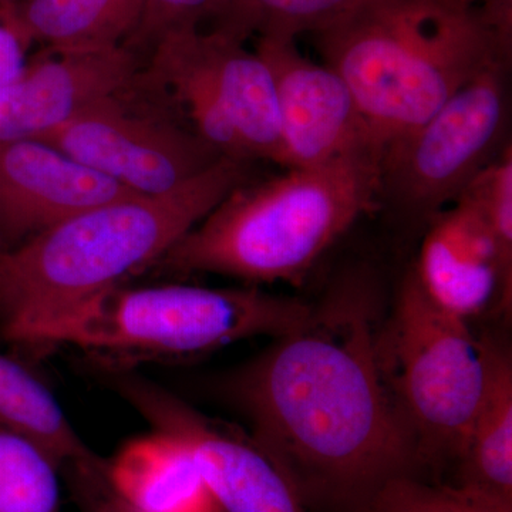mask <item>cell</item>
Listing matches in <instances>:
<instances>
[{
  "instance_id": "obj_11",
  "label": "cell",
  "mask_w": 512,
  "mask_h": 512,
  "mask_svg": "<svg viewBox=\"0 0 512 512\" xmlns=\"http://www.w3.org/2000/svg\"><path fill=\"white\" fill-rule=\"evenodd\" d=\"M141 63L126 45L47 49L19 80L0 89V143L40 138L111 97L133 89Z\"/></svg>"
},
{
  "instance_id": "obj_22",
  "label": "cell",
  "mask_w": 512,
  "mask_h": 512,
  "mask_svg": "<svg viewBox=\"0 0 512 512\" xmlns=\"http://www.w3.org/2000/svg\"><path fill=\"white\" fill-rule=\"evenodd\" d=\"M461 197L483 212L501 247L512 255V146L511 141L468 185ZM460 197V198H461Z\"/></svg>"
},
{
  "instance_id": "obj_17",
  "label": "cell",
  "mask_w": 512,
  "mask_h": 512,
  "mask_svg": "<svg viewBox=\"0 0 512 512\" xmlns=\"http://www.w3.org/2000/svg\"><path fill=\"white\" fill-rule=\"evenodd\" d=\"M146 0H20L8 8L30 42L72 52L126 45Z\"/></svg>"
},
{
  "instance_id": "obj_15",
  "label": "cell",
  "mask_w": 512,
  "mask_h": 512,
  "mask_svg": "<svg viewBox=\"0 0 512 512\" xmlns=\"http://www.w3.org/2000/svg\"><path fill=\"white\" fill-rule=\"evenodd\" d=\"M111 487L143 512H224L183 440L153 429L106 460Z\"/></svg>"
},
{
  "instance_id": "obj_10",
  "label": "cell",
  "mask_w": 512,
  "mask_h": 512,
  "mask_svg": "<svg viewBox=\"0 0 512 512\" xmlns=\"http://www.w3.org/2000/svg\"><path fill=\"white\" fill-rule=\"evenodd\" d=\"M274 77L281 154L278 165L308 168L379 146L348 84L332 67L299 52L296 40L256 39Z\"/></svg>"
},
{
  "instance_id": "obj_19",
  "label": "cell",
  "mask_w": 512,
  "mask_h": 512,
  "mask_svg": "<svg viewBox=\"0 0 512 512\" xmlns=\"http://www.w3.org/2000/svg\"><path fill=\"white\" fill-rule=\"evenodd\" d=\"M360 0H212L198 28L247 43L256 39L298 40L349 12Z\"/></svg>"
},
{
  "instance_id": "obj_25",
  "label": "cell",
  "mask_w": 512,
  "mask_h": 512,
  "mask_svg": "<svg viewBox=\"0 0 512 512\" xmlns=\"http://www.w3.org/2000/svg\"><path fill=\"white\" fill-rule=\"evenodd\" d=\"M29 40L23 35L9 9L0 12V89L15 83L28 67L26 47Z\"/></svg>"
},
{
  "instance_id": "obj_8",
  "label": "cell",
  "mask_w": 512,
  "mask_h": 512,
  "mask_svg": "<svg viewBox=\"0 0 512 512\" xmlns=\"http://www.w3.org/2000/svg\"><path fill=\"white\" fill-rule=\"evenodd\" d=\"M97 375L153 429L184 441L224 512H308L251 434L211 419L130 367L100 365Z\"/></svg>"
},
{
  "instance_id": "obj_24",
  "label": "cell",
  "mask_w": 512,
  "mask_h": 512,
  "mask_svg": "<svg viewBox=\"0 0 512 512\" xmlns=\"http://www.w3.org/2000/svg\"><path fill=\"white\" fill-rule=\"evenodd\" d=\"M212 0H146L140 25L127 40L134 52L151 50L170 30L198 26Z\"/></svg>"
},
{
  "instance_id": "obj_3",
  "label": "cell",
  "mask_w": 512,
  "mask_h": 512,
  "mask_svg": "<svg viewBox=\"0 0 512 512\" xmlns=\"http://www.w3.org/2000/svg\"><path fill=\"white\" fill-rule=\"evenodd\" d=\"M380 153L376 146L357 148L316 167L249 180L154 265L249 284H301L363 214L375 211Z\"/></svg>"
},
{
  "instance_id": "obj_23",
  "label": "cell",
  "mask_w": 512,
  "mask_h": 512,
  "mask_svg": "<svg viewBox=\"0 0 512 512\" xmlns=\"http://www.w3.org/2000/svg\"><path fill=\"white\" fill-rule=\"evenodd\" d=\"M80 512H143L116 493L106 473V458L97 456L66 464L60 470Z\"/></svg>"
},
{
  "instance_id": "obj_2",
  "label": "cell",
  "mask_w": 512,
  "mask_h": 512,
  "mask_svg": "<svg viewBox=\"0 0 512 512\" xmlns=\"http://www.w3.org/2000/svg\"><path fill=\"white\" fill-rule=\"evenodd\" d=\"M312 36L382 148L485 70L511 67L512 39L478 0H360Z\"/></svg>"
},
{
  "instance_id": "obj_20",
  "label": "cell",
  "mask_w": 512,
  "mask_h": 512,
  "mask_svg": "<svg viewBox=\"0 0 512 512\" xmlns=\"http://www.w3.org/2000/svg\"><path fill=\"white\" fill-rule=\"evenodd\" d=\"M59 476L39 444L0 426V512H62Z\"/></svg>"
},
{
  "instance_id": "obj_21",
  "label": "cell",
  "mask_w": 512,
  "mask_h": 512,
  "mask_svg": "<svg viewBox=\"0 0 512 512\" xmlns=\"http://www.w3.org/2000/svg\"><path fill=\"white\" fill-rule=\"evenodd\" d=\"M369 512H512V507L457 484H427L414 476H399L380 488Z\"/></svg>"
},
{
  "instance_id": "obj_18",
  "label": "cell",
  "mask_w": 512,
  "mask_h": 512,
  "mask_svg": "<svg viewBox=\"0 0 512 512\" xmlns=\"http://www.w3.org/2000/svg\"><path fill=\"white\" fill-rule=\"evenodd\" d=\"M0 426L29 437L60 470L93 456L56 397L28 366L0 352Z\"/></svg>"
},
{
  "instance_id": "obj_6",
  "label": "cell",
  "mask_w": 512,
  "mask_h": 512,
  "mask_svg": "<svg viewBox=\"0 0 512 512\" xmlns=\"http://www.w3.org/2000/svg\"><path fill=\"white\" fill-rule=\"evenodd\" d=\"M377 357L419 464L458 463L487 382V339L434 305L410 271L377 332Z\"/></svg>"
},
{
  "instance_id": "obj_7",
  "label": "cell",
  "mask_w": 512,
  "mask_h": 512,
  "mask_svg": "<svg viewBox=\"0 0 512 512\" xmlns=\"http://www.w3.org/2000/svg\"><path fill=\"white\" fill-rule=\"evenodd\" d=\"M510 69L485 70L430 119L384 144L375 211L426 229L466 192L511 141Z\"/></svg>"
},
{
  "instance_id": "obj_12",
  "label": "cell",
  "mask_w": 512,
  "mask_h": 512,
  "mask_svg": "<svg viewBox=\"0 0 512 512\" xmlns=\"http://www.w3.org/2000/svg\"><path fill=\"white\" fill-rule=\"evenodd\" d=\"M412 272L427 298L458 319L468 322L495 303L510 309L512 255L466 197L424 229Z\"/></svg>"
},
{
  "instance_id": "obj_1",
  "label": "cell",
  "mask_w": 512,
  "mask_h": 512,
  "mask_svg": "<svg viewBox=\"0 0 512 512\" xmlns=\"http://www.w3.org/2000/svg\"><path fill=\"white\" fill-rule=\"evenodd\" d=\"M376 285L350 272L291 332L224 377L221 392L306 507L369 512L416 448L380 370Z\"/></svg>"
},
{
  "instance_id": "obj_13",
  "label": "cell",
  "mask_w": 512,
  "mask_h": 512,
  "mask_svg": "<svg viewBox=\"0 0 512 512\" xmlns=\"http://www.w3.org/2000/svg\"><path fill=\"white\" fill-rule=\"evenodd\" d=\"M133 194L37 138L0 143V234L6 249Z\"/></svg>"
},
{
  "instance_id": "obj_4",
  "label": "cell",
  "mask_w": 512,
  "mask_h": 512,
  "mask_svg": "<svg viewBox=\"0 0 512 512\" xmlns=\"http://www.w3.org/2000/svg\"><path fill=\"white\" fill-rule=\"evenodd\" d=\"M249 161L222 158L183 187L100 205L0 252V328L59 311L156 264L239 185Z\"/></svg>"
},
{
  "instance_id": "obj_14",
  "label": "cell",
  "mask_w": 512,
  "mask_h": 512,
  "mask_svg": "<svg viewBox=\"0 0 512 512\" xmlns=\"http://www.w3.org/2000/svg\"><path fill=\"white\" fill-rule=\"evenodd\" d=\"M170 32L214 86L252 160L278 164V103L265 60L244 42L212 30L183 26Z\"/></svg>"
},
{
  "instance_id": "obj_9",
  "label": "cell",
  "mask_w": 512,
  "mask_h": 512,
  "mask_svg": "<svg viewBox=\"0 0 512 512\" xmlns=\"http://www.w3.org/2000/svg\"><path fill=\"white\" fill-rule=\"evenodd\" d=\"M124 96L101 101L37 140L138 195L175 191L224 158L185 124L131 109Z\"/></svg>"
},
{
  "instance_id": "obj_5",
  "label": "cell",
  "mask_w": 512,
  "mask_h": 512,
  "mask_svg": "<svg viewBox=\"0 0 512 512\" xmlns=\"http://www.w3.org/2000/svg\"><path fill=\"white\" fill-rule=\"evenodd\" d=\"M313 306L256 288L192 285L107 289L59 311L0 328L20 346H69L97 363L183 359L258 336L278 338Z\"/></svg>"
},
{
  "instance_id": "obj_26",
  "label": "cell",
  "mask_w": 512,
  "mask_h": 512,
  "mask_svg": "<svg viewBox=\"0 0 512 512\" xmlns=\"http://www.w3.org/2000/svg\"><path fill=\"white\" fill-rule=\"evenodd\" d=\"M6 244L5 241H3L2 234H0V252L5 251Z\"/></svg>"
},
{
  "instance_id": "obj_16",
  "label": "cell",
  "mask_w": 512,
  "mask_h": 512,
  "mask_svg": "<svg viewBox=\"0 0 512 512\" xmlns=\"http://www.w3.org/2000/svg\"><path fill=\"white\" fill-rule=\"evenodd\" d=\"M487 342V382L458 461L457 485L512 507L511 355L494 340Z\"/></svg>"
}]
</instances>
